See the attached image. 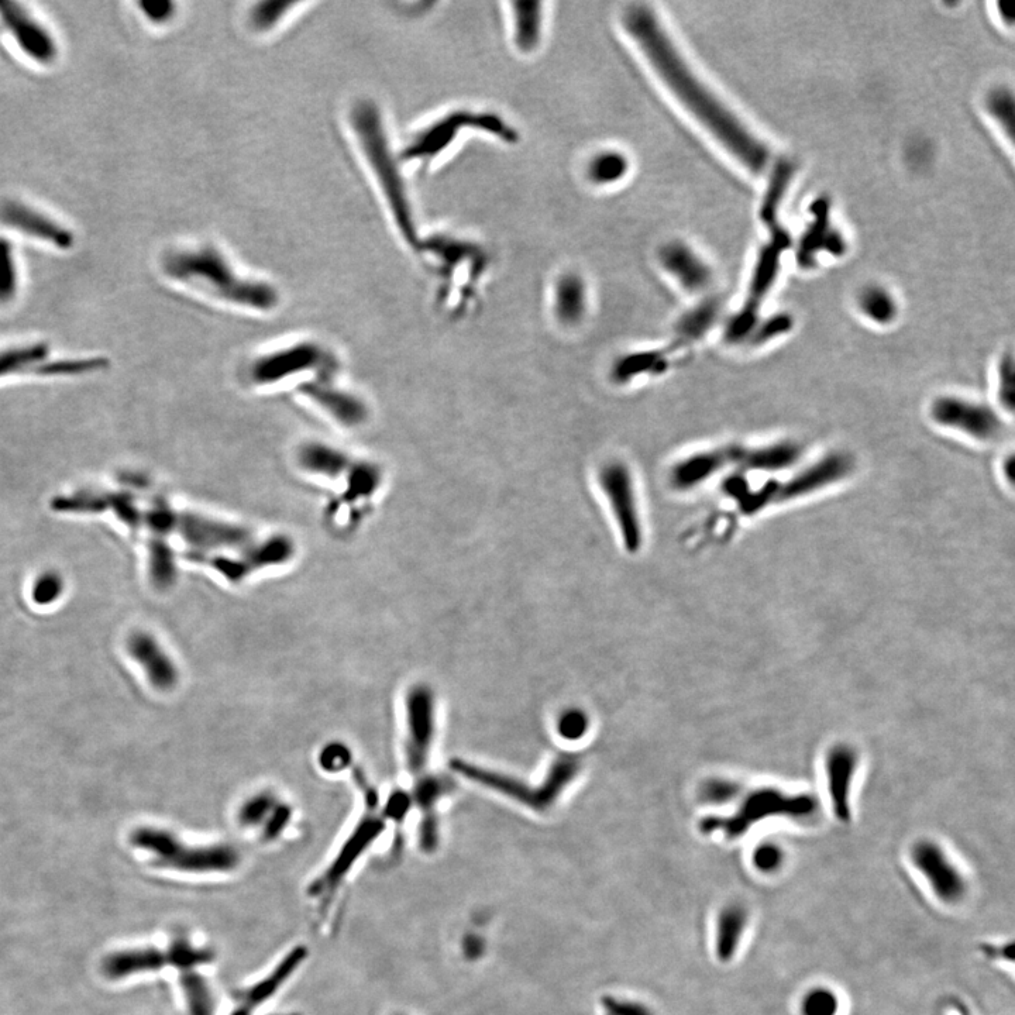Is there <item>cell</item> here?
I'll list each match as a JSON object with an SVG mask.
<instances>
[{
  "instance_id": "obj_1",
  "label": "cell",
  "mask_w": 1015,
  "mask_h": 1015,
  "mask_svg": "<svg viewBox=\"0 0 1015 1015\" xmlns=\"http://www.w3.org/2000/svg\"><path fill=\"white\" fill-rule=\"evenodd\" d=\"M624 22L653 70L681 105L746 167L762 171L769 158L765 146L695 77L657 17L645 6H632L625 13Z\"/></svg>"
},
{
  "instance_id": "obj_2",
  "label": "cell",
  "mask_w": 1015,
  "mask_h": 1015,
  "mask_svg": "<svg viewBox=\"0 0 1015 1015\" xmlns=\"http://www.w3.org/2000/svg\"><path fill=\"white\" fill-rule=\"evenodd\" d=\"M163 267L172 280L191 282L230 304L264 312L278 304V292L271 285L237 274L215 247L172 251L164 258Z\"/></svg>"
},
{
  "instance_id": "obj_3",
  "label": "cell",
  "mask_w": 1015,
  "mask_h": 1015,
  "mask_svg": "<svg viewBox=\"0 0 1015 1015\" xmlns=\"http://www.w3.org/2000/svg\"><path fill=\"white\" fill-rule=\"evenodd\" d=\"M593 484L625 552H641L648 538V516L641 480L631 461L621 454L601 457L593 469Z\"/></svg>"
},
{
  "instance_id": "obj_4",
  "label": "cell",
  "mask_w": 1015,
  "mask_h": 1015,
  "mask_svg": "<svg viewBox=\"0 0 1015 1015\" xmlns=\"http://www.w3.org/2000/svg\"><path fill=\"white\" fill-rule=\"evenodd\" d=\"M353 127L364 151V156L371 170L374 171L378 184L383 189L385 199L399 232L408 240V243L415 244L416 232L414 218H412L411 206L401 174H399L397 163L392 156L387 134H385L380 112L371 103L361 102L353 110Z\"/></svg>"
},
{
  "instance_id": "obj_5",
  "label": "cell",
  "mask_w": 1015,
  "mask_h": 1015,
  "mask_svg": "<svg viewBox=\"0 0 1015 1015\" xmlns=\"http://www.w3.org/2000/svg\"><path fill=\"white\" fill-rule=\"evenodd\" d=\"M454 772L467 777V779L488 787V789L504 794L516 803L526 805L528 808L538 812L549 811L563 791L570 786L571 781L576 779L581 770V760L574 755H560L550 766L549 773L543 784L533 787L524 781L516 780L514 777L505 774L491 772L481 769L480 766L471 765L464 760L454 759L450 763Z\"/></svg>"
},
{
  "instance_id": "obj_6",
  "label": "cell",
  "mask_w": 1015,
  "mask_h": 1015,
  "mask_svg": "<svg viewBox=\"0 0 1015 1015\" xmlns=\"http://www.w3.org/2000/svg\"><path fill=\"white\" fill-rule=\"evenodd\" d=\"M141 526H147L157 538L174 533L196 550L237 549L251 542V532L243 526L177 512L160 502L149 511H141Z\"/></svg>"
},
{
  "instance_id": "obj_7",
  "label": "cell",
  "mask_w": 1015,
  "mask_h": 1015,
  "mask_svg": "<svg viewBox=\"0 0 1015 1015\" xmlns=\"http://www.w3.org/2000/svg\"><path fill=\"white\" fill-rule=\"evenodd\" d=\"M935 428L979 445H993L1007 432L1006 416L980 399L961 394H939L927 408Z\"/></svg>"
},
{
  "instance_id": "obj_8",
  "label": "cell",
  "mask_w": 1015,
  "mask_h": 1015,
  "mask_svg": "<svg viewBox=\"0 0 1015 1015\" xmlns=\"http://www.w3.org/2000/svg\"><path fill=\"white\" fill-rule=\"evenodd\" d=\"M130 842L136 848L153 853L160 865L182 872L225 873L239 865V853L232 846H188L164 829H136Z\"/></svg>"
},
{
  "instance_id": "obj_9",
  "label": "cell",
  "mask_w": 1015,
  "mask_h": 1015,
  "mask_svg": "<svg viewBox=\"0 0 1015 1015\" xmlns=\"http://www.w3.org/2000/svg\"><path fill=\"white\" fill-rule=\"evenodd\" d=\"M856 470V460L845 450H832L804 463L786 480L772 484L770 507L796 504L845 483Z\"/></svg>"
},
{
  "instance_id": "obj_10",
  "label": "cell",
  "mask_w": 1015,
  "mask_h": 1015,
  "mask_svg": "<svg viewBox=\"0 0 1015 1015\" xmlns=\"http://www.w3.org/2000/svg\"><path fill=\"white\" fill-rule=\"evenodd\" d=\"M736 443L703 447L677 457L666 473L667 488L674 494L687 495L734 469L738 457Z\"/></svg>"
},
{
  "instance_id": "obj_11",
  "label": "cell",
  "mask_w": 1015,
  "mask_h": 1015,
  "mask_svg": "<svg viewBox=\"0 0 1015 1015\" xmlns=\"http://www.w3.org/2000/svg\"><path fill=\"white\" fill-rule=\"evenodd\" d=\"M481 129L498 134L505 140L514 139V133L500 119L491 115H473V113H453L442 120L426 127L409 141L402 153L406 161H429L445 151L453 143L460 130Z\"/></svg>"
},
{
  "instance_id": "obj_12",
  "label": "cell",
  "mask_w": 1015,
  "mask_h": 1015,
  "mask_svg": "<svg viewBox=\"0 0 1015 1015\" xmlns=\"http://www.w3.org/2000/svg\"><path fill=\"white\" fill-rule=\"evenodd\" d=\"M406 705L405 758L409 772L423 773L435 739V695L428 686L418 684L408 691Z\"/></svg>"
},
{
  "instance_id": "obj_13",
  "label": "cell",
  "mask_w": 1015,
  "mask_h": 1015,
  "mask_svg": "<svg viewBox=\"0 0 1015 1015\" xmlns=\"http://www.w3.org/2000/svg\"><path fill=\"white\" fill-rule=\"evenodd\" d=\"M669 343L664 346L628 350L619 354L609 368L612 383L621 388L641 387L666 377L680 363Z\"/></svg>"
},
{
  "instance_id": "obj_14",
  "label": "cell",
  "mask_w": 1015,
  "mask_h": 1015,
  "mask_svg": "<svg viewBox=\"0 0 1015 1015\" xmlns=\"http://www.w3.org/2000/svg\"><path fill=\"white\" fill-rule=\"evenodd\" d=\"M911 859L939 900L946 904H956L965 898L968 891L965 877L942 851L941 846L931 841L918 842L911 852Z\"/></svg>"
},
{
  "instance_id": "obj_15",
  "label": "cell",
  "mask_w": 1015,
  "mask_h": 1015,
  "mask_svg": "<svg viewBox=\"0 0 1015 1015\" xmlns=\"http://www.w3.org/2000/svg\"><path fill=\"white\" fill-rule=\"evenodd\" d=\"M0 19L32 60L50 64L57 58L58 48L53 36L22 5L0 0Z\"/></svg>"
},
{
  "instance_id": "obj_16",
  "label": "cell",
  "mask_w": 1015,
  "mask_h": 1015,
  "mask_svg": "<svg viewBox=\"0 0 1015 1015\" xmlns=\"http://www.w3.org/2000/svg\"><path fill=\"white\" fill-rule=\"evenodd\" d=\"M384 828V821L377 815H366L354 829L352 836L344 842L339 855L330 863L329 869L313 883L311 887L313 896H322L335 890L343 877L352 870L354 863L367 851L368 846L374 844L378 836L383 834Z\"/></svg>"
},
{
  "instance_id": "obj_17",
  "label": "cell",
  "mask_w": 1015,
  "mask_h": 1015,
  "mask_svg": "<svg viewBox=\"0 0 1015 1015\" xmlns=\"http://www.w3.org/2000/svg\"><path fill=\"white\" fill-rule=\"evenodd\" d=\"M294 550L291 540L284 538V536H275L261 545L250 547V550L244 552L237 559L213 557L209 563L227 580L240 581L258 569L288 562L294 556Z\"/></svg>"
},
{
  "instance_id": "obj_18",
  "label": "cell",
  "mask_w": 1015,
  "mask_h": 1015,
  "mask_svg": "<svg viewBox=\"0 0 1015 1015\" xmlns=\"http://www.w3.org/2000/svg\"><path fill=\"white\" fill-rule=\"evenodd\" d=\"M803 454V446L796 440H777L758 446L739 445L734 467L745 473H786L796 469L803 460Z\"/></svg>"
},
{
  "instance_id": "obj_19",
  "label": "cell",
  "mask_w": 1015,
  "mask_h": 1015,
  "mask_svg": "<svg viewBox=\"0 0 1015 1015\" xmlns=\"http://www.w3.org/2000/svg\"><path fill=\"white\" fill-rule=\"evenodd\" d=\"M0 222L26 235L54 244L61 250H68L74 246V235L70 230L24 203L8 201L0 205Z\"/></svg>"
},
{
  "instance_id": "obj_20",
  "label": "cell",
  "mask_w": 1015,
  "mask_h": 1015,
  "mask_svg": "<svg viewBox=\"0 0 1015 1015\" xmlns=\"http://www.w3.org/2000/svg\"><path fill=\"white\" fill-rule=\"evenodd\" d=\"M323 359L325 356H323L322 349H319L315 344H298V346L289 347V349L258 359L251 368V375L256 383H277L289 375L318 366Z\"/></svg>"
},
{
  "instance_id": "obj_21",
  "label": "cell",
  "mask_w": 1015,
  "mask_h": 1015,
  "mask_svg": "<svg viewBox=\"0 0 1015 1015\" xmlns=\"http://www.w3.org/2000/svg\"><path fill=\"white\" fill-rule=\"evenodd\" d=\"M127 650L157 690L170 691L177 686L180 679L177 666L150 633L134 632L127 641Z\"/></svg>"
},
{
  "instance_id": "obj_22",
  "label": "cell",
  "mask_w": 1015,
  "mask_h": 1015,
  "mask_svg": "<svg viewBox=\"0 0 1015 1015\" xmlns=\"http://www.w3.org/2000/svg\"><path fill=\"white\" fill-rule=\"evenodd\" d=\"M552 312L557 325L564 330H576L586 322L587 288L576 275H566L557 281L552 299Z\"/></svg>"
},
{
  "instance_id": "obj_23",
  "label": "cell",
  "mask_w": 1015,
  "mask_h": 1015,
  "mask_svg": "<svg viewBox=\"0 0 1015 1015\" xmlns=\"http://www.w3.org/2000/svg\"><path fill=\"white\" fill-rule=\"evenodd\" d=\"M301 391L343 425L357 426L366 421V405L349 392L328 383H308Z\"/></svg>"
},
{
  "instance_id": "obj_24",
  "label": "cell",
  "mask_w": 1015,
  "mask_h": 1015,
  "mask_svg": "<svg viewBox=\"0 0 1015 1015\" xmlns=\"http://www.w3.org/2000/svg\"><path fill=\"white\" fill-rule=\"evenodd\" d=\"M660 263L686 291H703L710 284L708 268L683 244L672 243L663 247L660 251Z\"/></svg>"
},
{
  "instance_id": "obj_25",
  "label": "cell",
  "mask_w": 1015,
  "mask_h": 1015,
  "mask_svg": "<svg viewBox=\"0 0 1015 1015\" xmlns=\"http://www.w3.org/2000/svg\"><path fill=\"white\" fill-rule=\"evenodd\" d=\"M308 951L304 946H298V948L292 949L291 952L285 956L284 959L270 973L267 977H264L261 982L254 984L250 989L242 994V1007L246 1010L253 1011L254 1008L261 1006L264 1001L271 999L275 993L280 990L282 984L287 982L289 977L297 972L299 966L305 961Z\"/></svg>"
},
{
  "instance_id": "obj_26",
  "label": "cell",
  "mask_w": 1015,
  "mask_h": 1015,
  "mask_svg": "<svg viewBox=\"0 0 1015 1015\" xmlns=\"http://www.w3.org/2000/svg\"><path fill=\"white\" fill-rule=\"evenodd\" d=\"M168 965L167 953L156 948L130 949L112 953L103 962V973L109 979L136 975V973L154 972Z\"/></svg>"
},
{
  "instance_id": "obj_27",
  "label": "cell",
  "mask_w": 1015,
  "mask_h": 1015,
  "mask_svg": "<svg viewBox=\"0 0 1015 1015\" xmlns=\"http://www.w3.org/2000/svg\"><path fill=\"white\" fill-rule=\"evenodd\" d=\"M298 460L305 470L330 478L343 476L353 467L352 460L342 450L322 443H311L302 447Z\"/></svg>"
},
{
  "instance_id": "obj_28",
  "label": "cell",
  "mask_w": 1015,
  "mask_h": 1015,
  "mask_svg": "<svg viewBox=\"0 0 1015 1015\" xmlns=\"http://www.w3.org/2000/svg\"><path fill=\"white\" fill-rule=\"evenodd\" d=\"M746 924H748V913L739 904H731L719 913L717 944H715L719 961H732L738 951L739 944H741Z\"/></svg>"
},
{
  "instance_id": "obj_29",
  "label": "cell",
  "mask_w": 1015,
  "mask_h": 1015,
  "mask_svg": "<svg viewBox=\"0 0 1015 1015\" xmlns=\"http://www.w3.org/2000/svg\"><path fill=\"white\" fill-rule=\"evenodd\" d=\"M514 12V36L519 50L529 53L538 47L542 34V3L533 0H515L511 3Z\"/></svg>"
},
{
  "instance_id": "obj_30",
  "label": "cell",
  "mask_w": 1015,
  "mask_h": 1015,
  "mask_svg": "<svg viewBox=\"0 0 1015 1015\" xmlns=\"http://www.w3.org/2000/svg\"><path fill=\"white\" fill-rule=\"evenodd\" d=\"M456 789L452 777L445 774H419L412 793V801L421 808L422 818H438L436 805Z\"/></svg>"
},
{
  "instance_id": "obj_31",
  "label": "cell",
  "mask_w": 1015,
  "mask_h": 1015,
  "mask_svg": "<svg viewBox=\"0 0 1015 1015\" xmlns=\"http://www.w3.org/2000/svg\"><path fill=\"white\" fill-rule=\"evenodd\" d=\"M994 375L996 408L1001 414L1013 415L1015 404V361L1013 352H1004L997 360Z\"/></svg>"
},
{
  "instance_id": "obj_32",
  "label": "cell",
  "mask_w": 1015,
  "mask_h": 1015,
  "mask_svg": "<svg viewBox=\"0 0 1015 1015\" xmlns=\"http://www.w3.org/2000/svg\"><path fill=\"white\" fill-rule=\"evenodd\" d=\"M149 552L151 581H153L154 587L157 590H168L172 586V583H174L175 576H177L172 550L165 543L164 538L154 536L150 540Z\"/></svg>"
},
{
  "instance_id": "obj_33",
  "label": "cell",
  "mask_w": 1015,
  "mask_h": 1015,
  "mask_svg": "<svg viewBox=\"0 0 1015 1015\" xmlns=\"http://www.w3.org/2000/svg\"><path fill=\"white\" fill-rule=\"evenodd\" d=\"M628 168L625 156L617 151H604L597 154L588 164V178L598 185L615 184L625 177Z\"/></svg>"
},
{
  "instance_id": "obj_34",
  "label": "cell",
  "mask_w": 1015,
  "mask_h": 1015,
  "mask_svg": "<svg viewBox=\"0 0 1015 1015\" xmlns=\"http://www.w3.org/2000/svg\"><path fill=\"white\" fill-rule=\"evenodd\" d=\"M181 984L185 1000H187L189 1015L215 1014V1001H213L211 989L202 976L189 970L182 975Z\"/></svg>"
},
{
  "instance_id": "obj_35",
  "label": "cell",
  "mask_w": 1015,
  "mask_h": 1015,
  "mask_svg": "<svg viewBox=\"0 0 1015 1015\" xmlns=\"http://www.w3.org/2000/svg\"><path fill=\"white\" fill-rule=\"evenodd\" d=\"M859 302L863 315L869 318L870 321L877 323V325H890L894 321V318H896V302L883 289H866L862 297H860Z\"/></svg>"
},
{
  "instance_id": "obj_36",
  "label": "cell",
  "mask_w": 1015,
  "mask_h": 1015,
  "mask_svg": "<svg viewBox=\"0 0 1015 1015\" xmlns=\"http://www.w3.org/2000/svg\"><path fill=\"white\" fill-rule=\"evenodd\" d=\"M167 959L168 965L175 966V968L182 969L184 972H189L196 968V966L206 965V963L212 962V952L208 949L196 948V946L189 944L187 939H177L168 949Z\"/></svg>"
},
{
  "instance_id": "obj_37",
  "label": "cell",
  "mask_w": 1015,
  "mask_h": 1015,
  "mask_svg": "<svg viewBox=\"0 0 1015 1015\" xmlns=\"http://www.w3.org/2000/svg\"><path fill=\"white\" fill-rule=\"evenodd\" d=\"M17 289V268L15 251L8 239L0 237V304L15 298Z\"/></svg>"
},
{
  "instance_id": "obj_38",
  "label": "cell",
  "mask_w": 1015,
  "mask_h": 1015,
  "mask_svg": "<svg viewBox=\"0 0 1015 1015\" xmlns=\"http://www.w3.org/2000/svg\"><path fill=\"white\" fill-rule=\"evenodd\" d=\"M275 807H277V800H275L273 794H256V796L249 798L240 808L239 822L243 827L249 828L263 825V822H266L270 818V815L273 814Z\"/></svg>"
},
{
  "instance_id": "obj_39",
  "label": "cell",
  "mask_w": 1015,
  "mask_h": 1015,
  "mask_svg": "<svg viewBox=\"0 0 1015 1015\" xmlns=\"http://www.w3.org/2000/svg\"><path fill=\"white\" fill-rule=\"evenodd\" d=\"M47 357V347L43 344L23 347L0 353V375L19 371L33 363H39Z\"/></svg>"
},
{
  "instance_id": "obj_40",
  "label": "cell",
  "mask_w": 1015,
  "mask_h": 1015,
  "mask_svg": "<svg viewBox=\"0 0 1015 1015\" xmlns=\"http://www.w3.org/2000/svg\"><path fill=\"white\" fill-rule=\"evenodd\" d=\"M838 1011V996L827 987H815L810 990L801 1003L803 1015H836Z\"/></svg>"
},
{
  "instance_id": "obj_41",
  "label": "cell",
  "mask_w": 1015,
  "mask_h": 1015,
  "mask_svg": "<svg viewBox=\"0 0 1015 1015\" xmlns=\"http://www.w3.org/2000/svg\"><path fill=\"white\" fill-rule=\"evenodd\" d=\"M347 480H349V495L368 497L377 490L378 484H380V473L370 464H353Z\"/></svg>"
},
{
  "instance_id": "obj_42",
  "label": "cell",
  "mask_w": 1015,
  "mask_h": 1015,
  "mask_svg": "<svg viewBox=\"0 0 1015 1015\" xmlns=\"http://www.w3.org/2000/svg\"><path fill=\"white\" fill-rule=\"evenodd\" d=\"M292 2H263L258 3L251 13V23L261 32L273 29L288 15L289 10L294 8Z\"/></svg>"
},
{
  "instance_id": "obj_43",
  "label": "cell",
  "mask_w": 1015,
  "mask_h": 1015,
  "mask_svg": "<svg viewBox=\"0 0 1015 1015\" xmlns=\"http://www.w3.org/2000/svg\"><path fill=\"white\" fill-rule=\"evenodd\" d=\"M64 581L57 573H46L34 583L33 601L39 605H50L63 594Z\"/></svg>"
},
{
  "instance_id": "obj_44",
  "label": "cell",
  "mask_w": 1015,
  "mask_h": 1015,
  "mask_svg": "<svg viewBox=\"0 0 1015 1015\" xmlns=\"http://www.w3.org/2000/svg\"><path fill=\"white\" fill-rule=\"evenodd\" d=\"M105 364L106 361L102 359L58 361V363L44 364L37 371L46 375L81 374L99 370V368L105 367Z\"/></svg>"
},
{
  "instance_id": "obj_45",
  "label": "cell",
  "mask_w": 1015,
  "mask_h": 1015,
  "mask_svg": "<svg viewBox=\"0 0 1015 1015\" xmlns=\"http://www.w3.org/2000/svg\"><path fill=\"white\" fill-rule=\"evenodd\" d=\"M557 729L564 739L577 741V739L583 738L588 731V717L583 711L569 710L560 717Z\"/></svg>"
},
{
  "instance_id": "obj_46",
  "label": "cell",
  "mask_w": 1015,
  "mask_h": 1015,
  "mask_svg": "<svg viewBox=\"0 0 1015 1015\" xmlns=\"http://www.w3.org/2000/svg\"><path fill=\"white\" fill-rule=\"evenodd\" d=\"M756 869L763 873H773L783 863V853L774 845H762L753 855Z\"/></svg>"
},
{
  "instance_id": "obj_47",
  "label": "cell",
  "mask_w": 1015,
  "mask_h": 1015,
  "mask_svg": "<svg viewBox=\"0 0 1015 1015\" xmlns=\"http://www.w3.org/2000/svg\"><path fill=\"white\" fill-rule=\"evenodd\" d=\"M608 1015H653L648 1007L641 1003L629 1000H618L614 997H605L602 1000Z\"/></svg>"
},
{
  "instance_id": "obj_48",
  "label": "cell",
  "mask_w": 1015,
  "mask_h": 1015,
  "mask_svg": "<svg viewBox=\"0 0 1015 1015\" xmlns=\"http://www.w3.org/2000/svg\"><path fill=\"white\" fill-rule=\"evenodd\" d=\"M289 818H291V810H289L287 805H277L274 808L273 814L270 815V818L264 824V835H266L268 841L277 838L284 831Z\"/></svg>"
},
{
  "instance_id": "obj_49",
  "label": "cell",
  "mask_w": 1015,
  "mask_h": 1015,
  "mask_svg": "<svg viewBox=\"0 0 1015 1015\" xmlns=\"http://www.w3.org/2000/svg\"><path fill=\"white\" fill-rule=\"evenodd\" d=\"M349 755V750L344 748L342 743H339V745H337V743H333V745H330L328 748L323 750L321 758L322 765L326 770H332V772H335V770L343 769V767L350 762Z\"/></svg>"
},
{
  "instance_id": "obj_50",
  "label": "cell",
  "mask_w": 1015,
  "mask_h": 1015,
  "mask_svg": "<svg viewBox=\"0 0 1015 1015\" xmlns=\"http://www.w3.org/2000/svg\"><path fill=\"white\" fill-rule=\"evenodd\" d=\"M140 8L151 22L164 23L174 16L175 5L172 2H140Z\"/></svg>"
},
{
  "instance_id": "obj_51",
  "label": "cell",
  "mask_w": 1015,
  "mask_h": 1015,
  "mask_svg": "<svg viewBox=\"0 0 1015 1015\" xmlns=\"http://www.w3.org/2000/svg\"><path fill=\"white\" fill-rule=\"evenodd\" d=\"M412 797L409 794L397 791L392 794L390 800H388L387 808H385V815L392 818V820H402L406 814H408L409 807H411Z\"/></svg>"
},
{
  "instance_id": "obj_52",
  "label": "cell",
  "mask_w": 1015,
  "mask_h": 1015,
  "mask_svg": "<svg viewBox=\"0 0 1015 1015\" xmlns=\"http://www.w3.org/2000/svg\"><path fill=\"white\" fill-rule=\"evenodd\" d=\"M705 800L724 801L732 794V787L724 781H710L703 789Z\"/></svg>"
},
{
  "instance_id": "obj_53",
  "label": "cell",
  "mask_w": 1015,
  "mask_h": 1015,
  "mask_svg": "<svg viewBox=\"0 0 1015 1015\" xmlns=\"http://www.w3.org/2000/svg\"><path fill=\"white\" fill-rule=\"evenodd\" d=\"M982 951L984 955L989 956L993 959H1001V961L1013 962L1014 944L1010 942L1007 945H982Z\"/></svg>"
},
{
  "instance_id": "obj_54",
  "label": "cell",
  "mask_w": 1015,
  "mask_h": 1015,
  "mask_svg": "<svg viewBox=\"0 0 1015 1015\" xmlns=\"http://www.w3.org/2000/svg\"><path fill=\"white\" fill-rule=\"evenodd\" d=\"M1001 474H1006L1007 484L1013 487L1014 483V456L1013 453L1008 454L1004 457L1003 463H1001Z\"/></svg>"
},
{
  "instance_id": "obj_55",
  "label": "cell",
  "mask_w": 1015,
  "mask_h": 1015,
  "mask_svg": "<svg viewBox=\"0 0 1015 1015\" xmlns=\"http://www.w3.org/2000/svg\"><path fill=\"white\" fill-rule=\"evenodd\" d=\"M955 1007L956 1010H958L959 1015H972L969 1013L968 1008L963 1006V1003H955Z\"/></svg>"
},
{
  "instance_id": "obj_56",
  "label": "cell",
  "mask_w": 1015,
  "mask_h": 1015,
  "mask_svg": "<svg viewBox=\"0 0 1015 1015\" xmlns=\"http://www.w3.org/2000/svg\"><path fill=\"white\" fill-rule=\"evenodd\" d=\"M275 1015H281V1014H275ZM287 1015H295V1014H287Z\"/></svg>"
}]
</instances>
